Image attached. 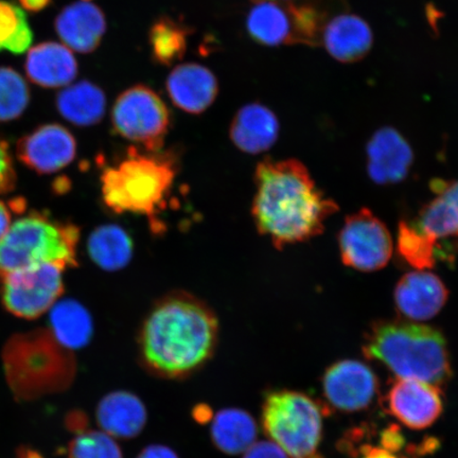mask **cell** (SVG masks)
<instances>
[{
  "label": "cell",
  "mask_w": 458,
  "mask_h": 458,
  "mask_svg": "<svg viewBox=\"0 0 458 458\" xmlns=\"http://www.w3.org/2000/svg\"><path fill=\"white\" fill-rule=\"evenodd\" d=\"M219 322L202 301L187 293L164 297L153 306L139 335L140 363L148 374L182 380L213 358Z\"/></svg>",
  "instance_id": "cell-1"
},
{
  "label": "cell",
  "mask_w": 458,
  "mask_h": 458,
  "mask_svg": "<svg viewBox=\"0 0 458 458\" xmlns=\"http://www.w3.org/2000/svg\"><path fill=\"white\" fill-rule=\"evenodd\" d=\"M255 182L251 215L256 227L279 250L319 236L339 210L300 160L267 159L258 165Z\"/></svg>",
  "instance_id": "cell-2"
},
{
  "label": "cell",
  "mask_w": 458,
  "mask_h": 458,
  "mask_svg": "<svg viewBox=\"0 0 458 458\" xmlns=\"http://www.w3.org/2000/svg\"><path fill=\"white\" fill-rule=\"evenodd\" d=\"M363 352L399 379L438 387L452 377L448 344L443 332L409 319H382L365 334Z\"/></svg>",
  "instance_id": "cell-3"
},
{
  "label": "cell",
  "mask_w": 458,
  "mask_h": 458,
  "mask_svg": "<svg viewBox=\"0 0 458 458\" xmlns=\"http://www.w3.org/2000/svg\"><path fill=\"white\" fill-rule=\"evenodd\" d=\"M175 174L174 159L167 154L130 148L127 157L103 171V202L118 215L153 216L165 204Z\"/></svg>",
  "instance_id": "cell-4"
},
{
  "label": "cell",
  "mask_w": 458,
  "mask_h": 458,
  "mask_svg": "<svg viewBox=\"0 0 458 458\" xmlns=\"http://www.w3.org/2000/svg\"><path fill=\"white\" fill-rule=\"evenodd\" d=\"M11 388L21 399L64 391L76 374V360L50 330H34L11 337L4 349Z\"/></svg>",
  "instance_id": "cell-5"
},
{
  "label": "cell",
  "mask_w": 458,
  "mask_h": 458,
  "mask_svg": "<svg viewBox=\"0 0 458 458\" xmlns=\"http://www.w3.org/2000/svg\"><path fill=\"white\" fill-rule=\"evenodd\" d=\"M80 231L76 225L30 213L11 225L0 242V279L21 268L55 263L76 267Z\"/></svg>",
  "instance_id": "cell-6"
},
{
  "label": "cell",
  "mask_w": 458,
  "mask_h": 458,
  "mask_svg": "<svg viewBox=\"0 0 458 458\" xmlns=\"http://www.w3.org/2000/svg\"><path fill=\"white\" fill-rule=\"evenodd\" d=\"M261 425L271 442L290 458H324V411L308 394L290 389L268 393L263 401Z\"/></svg>",
  "instance_id": "cell-7"
},
{
  "label": "cell",
  "mask_w": 458,
  "mask_h": 458,
  "mask_svg": "<svg viewBox=\"0 0 458 458\" xmlns=\"http://www.w3.org/2000/svg\"><path fill=\"white\" fill-rule=\"evenodd\" d=\"M112 127L123 139L159 152L171 125V112L156 90L137 84L123 91L112 107Z\"/></svg>",
  "instance_id": "cell-8"
},
{
  "label": "cell",
  "mask_w": 458,
  "mask_h": 458,
  "mask_svg": "<svg viewBox=\"0 0 458 458\" xmlns=\"http://www.w3.org/2000/svg\"><path fill=\"white\" fill-rule=\"evenodd\" d=\"M64 271V267L55 263H42L5 275L0 279L4 307L21 318L41 317L63 294Z\"/></svg>",
  "instance_id": "cell-9"
},
{
  "label": "cell",
  "mask_w": 458,
  "mask_h": 458,
  "mask_svg": "<svg viewBox=\"0 0 458 458\" xmlns=\"http://www.w3.org/2000/svg\"><path fill=\"white\" fill-rule=\"evenodd\" d=\"M344 265L360 272H376L393 256V239L385 223L368 208L346 217L339 234Z\"/></svg>",
  "instance_id": "cell-10"
},
{
  "label": "cell",
  "mask_w": 458,
  "mask_h": 458,
  "mask_svg": "<svg viewBox=\"0 0 458 458\" xmlns=\"http://www.w3.org/2000/svg\"><path fill=\"white\" fill-rule=\"evenodd\" d=\"M377 392L375 372L360 360H342L323 377V393L332 408L354 413L368 409Z\"/></svg>",
  "instance_id": "cell-11"
},
{
  "label": "cell",
  "mask_w": 458,
  "mask_h": 458,
  "mask_svg": "<svg viewBox=\"0 0 458 458\" xmlns=\"http://www.w3.org/2000/svg\"><path fill=\"white\" fill-rule=\"evenodd\" d=\"M387 413L401 425L411 429H426L439 420L444 411L440 387L429 383L399 379L393 383L385 398Z\"/></svg>",
  "instance_id": "cell-12"
},
{
  "label": "cell",
  "mask_w": 458,
  "mask_h": 458,
  "mask_svg": "<svg viewBox=\"0 0 458 458\" xmlns=\"http://www.w3.org/2000/svg\"><path fill=\"white\" fill-rule=\"evenodd\" d=\"M77 141L70 130L57 123L41 125L17 143V157L41 174H55L72 163Z\"/></svg>",
  "instance_id": "cell-13"
},
{
  "label": "cell",
  "mask_w": 458,
  "mask_h": 458,
  "mask_svg": "<svg viewBox=\"0 0 458 458\" xmlns=\"http://www.w3.org/2000/svg\"><path fill=\"white\" fill-rule=\"evenodd\" d=\"M449 291L437 275L428 270L405 274L394 292V305L404 319L425 322L442 311Z\"/></svg>",
  "instance_id": "cell-14"
},
{
  "label": "cell",
  "mask_w": 458,
  "mask_h": 458,
  "mask_svg": "<svg viewBox=\"0 0 458 458\" xmlns=\"http://www.w3.org/2000/svg\"><path fill=\"white\" fill-rule=\"evenodd\" d=\"M368 172L377 185H394L408 176L414 153L400 131L392 127L375 131L366 147Z\"/></svg>",
  "instance_id": "cell-15"
},
{
  "label": "cell",
  "mask_w": 458,
  "mask_h": 458,
  "mask_svg": "<svg viewBox=\"0 0 458 458\" xmlns=\"http://www.w3.org/2000/svg\"><path fill=\"white\" fill-rule=\"evenodd\" d=\"M106 14L91 0H78L66 5L56 16L55 29L62 42L79 54H91L106 33Z\"/></svg>",
  "instance_id": "cell-16"
},
{
  "label": "cell",
  "mask_w": 458,
  "mask_h": 458,
  "mask_svg": "<svg viewBox=\"0 0 458 458\" xmlns=\"http://www.w3.org/2000/svg\"><path fill=\"white\" fill-rule=\"evenodd\" d=\"M165 89L177 108L199 114L214 105L219 95V82L209 68L198 63H185L170 72Z\"/></svg>",
  "instance_id": "cell-17"
},
{
  "label": "cell",
  "mask_w": 458,
  "mask_h": 458,
  "mask_svg": "<svg viewBox=\"0 0 458 458\" xmlns=\"http://www.w3.org/2000/svg\"><path fill=\"white\" fill-rule=\"evenodd\" d=\"M320 44L335 60L351 64L368 55L374 44V34L362 17L345 11L328 21Z\"/></svg>",
  "instance_id": "cell-18"
},
{
  "label": "cell",
  "mask_w": 458,
  "mask_h": 458,
  "mask_svg": "<svg viewBox=\"0 0 458 458\" xmlns=\"http://www.w3.org/2000/svg\"><path fill=\"white\" fill-rule=\"evenodd\" d=\"M280 125L276 114L261 103L245 105L234 114L229 137L240 151L260 154L278 140Z\"/></svg>",
  "instance_id": "cell-19"
},
{
  "label": "cell",
  "mask_w": 458,
  "mask_h": 458,
  "mask_svg": "<svg viewBox=\"0 0 458 458\" xmlns=\"http://www.w3.org/2000/svg\"><path fill=\"white\" fill-rule=\"evenodd\" d=\"M251 4L246 16V31L251 41L267 47L296 45L295 20L290 0Z\"/></svg>",
  "instance_id": "cell-20"
},
{
  "label": "cell",
  "mask_w": 458,
  "mask_h": 458,
  "mask_svg": "<svg viewBox=\"0 0 458 458\" xmlns=\"http://www.w3.org/2000/svg\"><path fill=\"white\" fill-rule=\"evenodd\" d=\"M27 77L44 89L64 88L78 76L79 65L64 44L44 42L34 46L26 57Z\"/></svg>",
  "instance_id": "cell-21"
},
{
  "label": "cell",
  "mask_w": 458,
  "mask_h": 458,
  "mask_svg": "<svg viewBox=\"0 0 458 458\" xmlns=\"http://www.w3.org/2000/svg\"><path fill=\"white\" fill-rule=\"evenodd\" d=\"M431 187L434 198L411 223L438 244L439 240L458 237V181L434 180Z\"/></svg>",
  "instance_id": "cell-22"
},
{
  "label": "cell",
  "mask_w": 458,
  "mask_h": 458,
  "mask_svg": "<svg viewBox=\"0 0 458 458\" xmlns=\"http://www.w3.org/2000/svg\"><path fill=\"white\" fill-rule=\"evenodd\" d=\"M145 404L130 392H113L103 398L97 408V421L102 431L113 438L139 437L147 425Z\"/></svg>",
  "instance_id": "cell-23"
},
{
  "label": "cell",
  "mask_w": 458,
  "mask_h": 458,
  "mask_svg": "<svg viewBox=\"0 0 458 458\" xmlns=\"http://www.w3.org/2000/svg\"><path fill=\"white\" fill-rule=\"evenodd\" d=\"M61 116L80 128L99 123L106 111V96L100 86L83 80L67 86L55 98Z\"/></svg>",
  "instance_id": "cell-24"
},
{
  "label": "cell",
  "mask_w": 458,
  "mask_h": 458,
  "mask_svg": "<svg viewBox=\"0 0 458 458\" xmlns=\"http://www.w3.org/2000/svg\"><path fill=\"white\" fill-rule=\"evenodd\" d=\"M210 435L217 450L228 455H237L244 454L256 443L258 427L248 411L225 409L215 416Z\"/></svg>",
  "instance_id": "cell-25"
},
{
  "label": "cell",
  "mask_w": 458,
  "mask_h": 458,
  "mask_svg": "<svg viewBox=\"0 0 458 458\" xmlns=\"http://www.w3.org/2000/svg\"><path fill=\"white\" fill-rule=\"evenodd\" d=\"M340 446L351 458H414L404 454L408 443L396 425L382 429L377 443H371L368 429L354 428L342 440Z\"/></svg>",
  "instance_id": "cell-26"
},
{
  "label": "cell",
  "mask_w": 458,
  "mask_h": 458,
  "mask_svg": "<svg viewBox=\"0 0 458 458\" xmlns=\"http://www.w3.org/2000/svg\"><path fill=\"white\" fill-rule=\"evenodd\" d=\"M51 334L67 349L82 348L93 335V320L79 302L56 301L50 313Z\"/></svg>",
  "instance_id": "cell-27"
},
{
  "label": "cell",
  "mask_w": 458,
  "mask_h": 458,
  "mask_svg": "<svg viewBox=\"0 0 458 458\" xmlns=\"http://www.w3.org/2000/svg\"><path fill=\"white\" fill-rule=\"evenodd\" d=\"M192 29L171 16H160L148 30V45L154 63L170 67L184 57Z\"/></svg>",
  "instance_id": "cell-28"
},
{
  "label": "cell",
  "mask_w": 458,
  "mask_h": 458,
  "mask_svg": "<svg viewBox=\"0 0 458 458\" xmlns=\"http://www.w3.org/2000/svg\"><path fill=\"white\" fill-rule=\"evenodd\" d=\"M88 250L91 260L102 270L114 272L128 265L133 243L123 228L103 225L90 234Z\"/></svg>",
  "instance_id": "cell-29"
},
{
  "label": "cell",
  "mask_w": 458,
  "mask_h": 458,
  "mask_svg": "<svg viewBox=\"0 0 458 458\" xmlns=\"http://www.w3.org/2000/svg\"><path fill=\"white\" fill-rule=\"evenodd\" d=\"M32 42L33 31L25 11L9 0H0V53L22 55Z\"/></svg>",
  "instance_id": "cell-30"
},
{
  "label": "cell",
  "mask_w": 458,
  "mask_h": 458,
  "mask_svg": "<svg viewBox=\"0 0 458 458\" xmlns=\"http://www.w3.org/2000/svg\"><path fill=\"white\" fill-rule=\"evenodd\" d=\"M397 242L400 256L415 270H428L437 265L438 244L411 222H400Z\"/></svg>",
  "instance_id": "cell-31"
},
{
  "label": "cell",
  "mask_w": 458,
  "mask_h": 458,
  "mask_svg": "<svg viewBox=\"0 0 458 458\" xmlns=\"http://www.w3.org/2000/svg\"><path fill=\"white\" fill-rule=\"evenodd\" d=\"M30 103L25 79L11 67H0V123L20 118Z\"/></svg>",
  "instance_id": "cell-32"
},
{
  "label": "cell",
  "mask_w": 458,
  "mask_h": 458,
  "mask_svg": "<svg viewBox=\"0 0 458 458\" xmlns=\"http://www.w3.org/2000/svg\"><path fill=\"white\" fill-rule=\"evenodd\" d=\"M68 458H123L114 438L105 432L85 431L68 446Z\"/></svg>",
  "instance_id": "cell-33"
},
{
  "label": "cell",
  "mask_w": 458,
  "mask_h": 458,
  "mask_svg": "<svg viewBox=\"0 0 458 458\" xmlns=\"http://www.w3.org/2000/svg\"><path fill=\"white\" fill-rule=\"evenodd\" d=\"M15 181L16 175L8 145L0 140V194L13 191Z\"/></svg>",
  "instance_id": "cell-34"
},
{
  "label": "cell",
  "mask_w": 458,
  "mask_h": 458,
  "mask_svg": "<svg viewBox=\"0 0 458 458\" xmlns=\"http://www.w3.org/2000/svg\"><path fill=\"white\" fill-rule=\"evenodd\" d=\"M243 458H290L279 445L273 442L255 443L244 452Z\"/></svg>",
  "instance_id": "cell-35"
},
{
  "label": "cell",
  "mask_w": 458,
  "mask_h": 458,
  "mask_svg": "<svg viewBox=\"0 0 458 458\" xmlns=\"http://www.w3.org/2000/svg\"><path fill=\"white\" fill-rule=\"evenodd\" d=\"M136 458H180L175 452L163 445H151L143 449Z\"/></svg>",
  "instance_id": "cell-36"
},
{
  "label": "cell",
  "mask_w": 458,
  "mask_h": 458,
  "mask_svg": "<svg viewBox=\"0 0 458 458\" xmlns=\"http://www.w3.org/2000/svg\"><path fill=\"white\" fill-rule=\"evenodd\" d=\"M88 417L82 411H73L66 417V426L70 431L74 433H83L88 428Z\"/></svg>",
  "instance_id": "cell-37"
},
{
  "label": "cell",
  "mask_w": 458,
  "mask_h": 458,
  "mask_svg": "<svg viewBox=\"0 0 458 458\" xmlns=\"http://www.w3.org/2000/svg\"><path fill=\"white\" fill-rule=\"evenodd\" d=\"M11 209L10 204L9 206L0 200V242H2L3 238L5 236V233H8L9 228L13 223H11Z\"/></svg>",
  "instance_id": "cell-38"
},
{
  "label": "cell",
  "mask_w": 458,
  "mask_h": 458,
  "mask_svg": "<svg viewBox=\"0 0 458 458\" xmlns=\"http://www.w3.org/2000/svg\"><path fill=\"white\" fill-rule=\"evenodd\" d=\"M22 10L28 13H38L48 8L53 0H19Z\"/></svg>",
  "instance_id": "cell-39"
},
{
  "label": "cell",
  "mask_w": 458,
  "mask_h": 458,
  "mask_svg": "<svg viewBox=\"0 0 458 458\" xmlns=\"http://www.w3.org/2000/svg\"><path fill=\"white\" fill-rule=\"evenodd\" d=\"M262 2V0H250V3ZM270 2H288V0H270Z\"/></svg>",
  "instance_id": "cell-40"
}]
</instances>
